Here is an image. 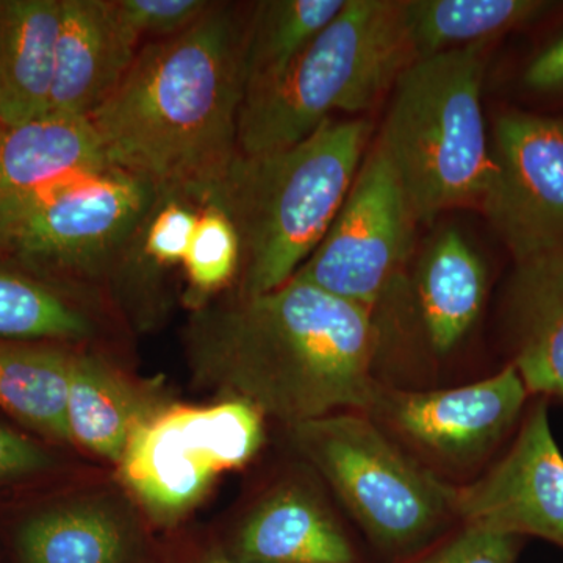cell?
<instances>
[{"mask_svg":"<svg viewBox=\"0 0 563 563\" xmlns=\"http://www.w3.org/2000/svg\"><path fill=\"white\" fill-rule=\"evenodd\" d=\"M303 461L320 474L377 548L398 554L428 543L455 518V487L415 459L363 412L288 426Z\"/></svg>","mask_w":563,"mask_h":563,"instance_id":"obj_6","label":"cell"},{"mask_svg":"<svg viewBox=\"0 0 563 563\" xmlns=\"http://www.w3.org/2000/svg\"><path fill=\"white\" fill-rule=\"evenodd\" d=\"M487 44L418 58L393 88L377 144L418 222L483 207L493 176L483 110Z\"/></svg>","mask_w":563,"mask_h":563,"instance_id":"obj_5","label":"cell"},{"mask_svg":"<svg viewBox=\"0 0 563 563\" xmlns=\"http://www.w3.org/2000/svg\"><path fill=\"white\" fill-rule=\"evenodd\" d=\"M265 443V415L242 399L157 410L132 433L122 479L161 523H174L222 473L242 468Z\"/></svg>","mask_w":563,"mask_h":563,"instance_id":"obj_8","label":"cell"},{"mask_svg":"<svg viewBox=\"0 0 563 563\" xmlns=\"http://www.w3.org/2000/svg\"><path fill=\"white\" fill-rule=\"evenodd\" d=\"M528 395L509 363L495 376L444 390H401L380 384L366 415L424 465L468 470L512 431Z\"/></svg>","mask_w":563,"mask_h":563,"instance_id":"obj_10","label":"cell"},{"mask_svg":"<svg viewBox=\"0 0 563 563\" xmlns=\"http://www.w3.org/2000/svg\"><path fill=\"white\" fill-rule=\"evenodd\" d=\"M155 412L103 358L74 352L66 407L70 442L120 465L132 433Z\"/></svg>","mask_w":563,"mask_h":563,"instance_id":"obj_19","label":"cell"},{"mask_svg":"<svg viewBox=\"0 0 563 563\" xmlns=\"http://www.w3.org/2000/svg\"><path fill=\"white\" fill-rule=\"evenodd\" d=\"M246 563H357L351 540L313 488L284 484L247 515L235 543Z\"/></svg>","mask_w":563,"mask_h":563,"instance_id":"obj_16","label":"cell"},{"mask_svg":"<svg viewBox=\"0 0 563 563\" xmlns=\"http://www.w3.org/2000/svg\"><path fill=\"white\" fill-rule=\"evenodd\" d=\"M207 563H246L239 561V559H235V561H229V559H214V561L207 562Z\"/></svg>","mask_w":563,"mask_h":563,"instance_id":"obj_30","label":"cell"},{"mask_svg":"<svg viewBox=\"0 0 563 563\" xmlns=\"http://www.w3.org/2000/svg\"><path fill=\"white\" fill-rule=\"evenodd\" d=\"M110 168L90 118L47 113L0 129V207Z\"/></svg>","mask_w":563,"mask_h":563,"instance_id":"obj_15","label":"cell"},{"mask_svg":"<svg viewBox=\"0 0 563 563\" xmlns=\"http://www.w3.org/2000/svg\"><path fill=\"white\" fill-rule=\"evenodd\" d=\"M250 10V9H247ZM247 11L214 2L136 54L90 121L114 168L203 206L239 154Z\"/></svg>","mask_w":563,"mask_h":563,"instance_id":"obj_2","label":"cell"},{"mask_svg":"<svg viewBox=\"0 0 563 563\" xmlns=\"http://www.w3.org/2000/svg\"><path fill=\"white\" fill-rule=\"evenodd\" d=\"M51 463V457L27 437L0 426V479L27 476Z\"/></svg>","mask_w":563,"mask_h":563,"instance_id":"obj_28","label":"cell"},{"mask_svg":"<svg viewBox=\"0 0 563 563\" xmlns=\"http://www.w3.org/2000/svg\"><path fill=\"white\" fill-rule=\"evenodd\" d=\"M455 518L506 536H532L563 548V454L542 398L512 446L474 483L455 487Z\"/></svg>","mask_w":563,"mask_h":563,"instance_id":"obj_12","label":"cell"},{"mask_svg":"<svg viewBox=\"0 0 563 563\" xmlns=\"http://www.w3.org/2000/svg\"><path fill=\"white\" fill-rule=\"evenodd\" d=\"M21 563H125L131 539L110 507L74 503L32 517L18 536Z\"/></svg>","mask_w":563,"mask_h":563,"instance_id":"obj_22","label":"cell"},{"mask_svg":"<svg viewBox=\"0 0 563 563\" xmlns=\"http://www.w3.org/2000/svg\"><path fill=\"white\" fill-rule=\"evenodd\" d=\"M0 129H2V128H0Z\"/></svg>","mask_w":563,"mask_h":563,"instance_id":"obj_31","label":"cell"},{"mask_svg":"<svg viewBox=\"0 0 563 563\" xmlns=\"http://www.w3.org/2000/svg\"><path fill=\"white\" fill-rule=\"evenodd\" d=\"M518 537L463 525L461 531L406 563H515Z\"/></svg>","mask_w":563,"mask_h":563,"instance_id":"obj_27","label":"cell"},{"mask_svg":"<svg viewBox=\"0 0 563 563\" xmlns=\"http://www.w3.org/2000/svg\"><path fill=\"white\" fill-rule=\"evenodd\" d=\"M417 224L401 180L376 143L331 229L292 277L373 312L406 266Z\"/></svg>","mask_w":563,"mask_h":563,"instance_id":"obj_9","label":"cell"},{"mask_svg":"<svg viewBox=\"0 0 563 563\" xmlns=\"http://www.w3.org/2000/svg\"><path fill=\"white\" fill-rule=\"evenodd\" d=\"M136 38H172L187 31L213 7L209 0H114Z\"/></svg>","mask_w":563,"mask_h":563,"instance_id":"obj_26","label":"cell"},{"mask_svg":"<svg viewBox=\"0 0 563 563\" xmlns=\"http://www.w3.org/2000/svg\"><path fill=\"white\" fill-rule=\"evenodd\" d=\"M157 199L151 184L118 168L63 181L0 207V257L60 276L114 272Z\"/></svg>","mask_w":563,"mask_h":563,"instance_id":"obj_7","label":"cell"},{"mask_svg":"<svg viewBox=\"0 0 563 563\" xmlns=\"http://www.w3.org/2000/svg\"><path fill=\"white\" fill-rule=\"evenodd\" d=\"M92 331L90 318L76 306L0 257V340L79 342Z\"/></svg>","mask_w":563,"mask_h":563,"instance_id":"obj_24","label":"cell"},{"mask_svg":"<svg viewBox=\"0 0 563 563\" xmlns=\"http://www.w3.org/2000/svg\"><path fill=\"white\" fill-rule=\"evenodd\" d=\"M369 135L362 118H333L285 150L236 154L206 203L220 206L239 232V296L276 290L313 254L354 184Z\"/></svg>","mask_w":563,"mask_h":563,"instance_id":"obj_3","label":"cell"},{"mask_svg":"<svg viewBox=\"0 0 563 563\" xmlns=\"http://www.w3.org/2000/svg\"><path fill=\"white\" fill-rule=\"evenodd\" d=\"M49 113L90 118L120 87L140 40L114 0H62Z\"/></svg>","mask_w":563,"mask_h":563,"instance_id":"obj_13","label":"cell"},{"mask_svg":"<svg viewBox=\"0 0 563 563\" xmlns=\"http://www.w3.org/2000/svg\"><path fill=\"white\" fill-rule=\"evenodd\" d=\"M62 0H0V128L51 110Z\"/></svg>","mask_w":563,"mask_h":563,"instance_id":"obj_17","label":"cell"},{"mask_svg":"<svg viewBox=\"0 0 563 563\" xmlns=\"http://www.w3.org/2000/svg\"><path fill=\"white\" fill-rule=\"evenodd\" d=\"M346 0H265L247 10L244 90L280 73L343 10Z\"/></svg>","mask_w":563,"mask_h":563,"instance_id":"obj_23","label":"cell"},{"mask_svg":"<svg viewBox=\"0 0 563 563\" xmlns=\"http://www.w3.org/2000/svg\"><path fill=\"white\" fill-rule=\"evenodd\" d=\"M562 3L550 0H404L415 58L488 44L543 20Z\"/></svg>","mask_w":563,"mask_h":563,"instance_id":"obj_20","label":"cell"},{"mask_svg":"<svg viewBox=\"0 0 563 563\" xmlns=\"http://www.w3.org/2000/svg\"><path fill=\"white\" fill-rule=\"evenodd\" d=\"M485 218L515 262L563 247V118L510 110L493 122Z\"/></svg>","mask_w":563,"mask_h":563,"instance_id":"obj_11","label":"cell"},{"mask_svg":"<svg viewBox=\"0 0 563 563\" xmlns=\"http://www.w3.org/2000/svg\"><path fill=\"white\" fill-rule=\"evenodd\" d=\"M187 301L198 310L232 284L242 269V243L229 214L217 203L199 206L198 221L184 265Z\"/></svg>","mask_w":563,"mask_h":563,"instance_id":"obj_25","label":"cell"},{"mask_svg":"<svg viewBox=\"0 0 563 563\" xmlns=\"http://www.w3.org/2000/svg\"><path fill=\"white\" fill-rule=\"evenodd\" d=\"M415 60L404 0H346L295 60L244 90L240 154L285 150L336 113L373 109Z\"/></svg>","mask_w":563,"mask_h":563,"instance_id":"obj_4","label":"cell"},{"mask_svg":"<svg viewBox=\"0 0 563 563\" xmlns=\"http://www.w3.org/2000/svg\"><path fill=\"white\" fill-rule=\"evenodd\" d=\"M523 87L540 96L563 92V32L537 52L523 70Z\"/></svg>","mask_w":563,"mask_h":563,"instance_id":"obj_29","label":"cell"},{"mask_svg":"<svg viewBox=\"0 0 563 563\" xmlns=\"http://www.w3.org/2000/svg\"><path fill=\"white\" fill-rule=\"evenodd\" d=\"M503 307L510 363L529 395L563 401V247L515 262Z\"/></svg>","mask_w":563,"mask_h":563,"instance_id":"obj_14","label":"cell"},{"mask_svg":"<svg viewBox=\"0 0 563 563\" xmlns=\"http://www.w3.org/2000/svg\"><path fill=\"white\" fill-rule=\"evenodd\" d=\"M415 295L429 346L450 354L472 332L487 296L483 257L457 229H444L422 252Z\"/></svg>","mask_w":563,"mask_h":563,"instance_id":"obj_18","label":"cell"},{"mask_svg":"<svg viewBox=\"0 0 563 563\" xmlns=\"http://www.w3.org/2000/svg\"><path fill=\"white\" fill-rule=\"evenodd\" d=\"M380 329L373 312L291 277L276 290L195 310L196 383L285 424L368 412Z\"/></svg>","mask_w":563,"mask_h":563,"instance_id":"obj_1","label":"cell"},{"mask_svg":"<svg viewBox=\"0 0 563 563\" xmlns=\"http://www.w3.org/2000/svg\"><path fill=\"white\" fill-rule=\"evenodd\" d=\"M74 352L49 343L0 340V409L31 429L70 442L68 388Z\"/></svg>","mask_w":563,"mask_h":563,"instance_id":"obj_21","label":"cell"}]
</instances>
